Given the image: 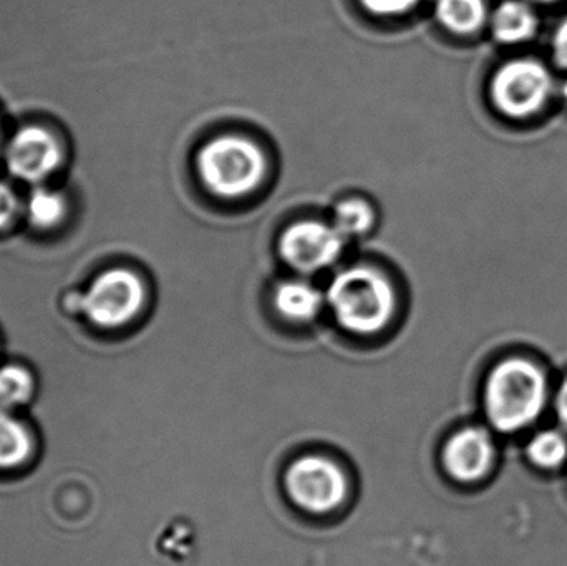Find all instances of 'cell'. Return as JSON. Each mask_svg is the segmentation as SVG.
<instances>
[{"instance_id": "4fadbf2b", "label": "cell", "mask_w": 567, "mask_h": 566, "mask_svg": "<svg viewBox=\"0 0 567 566\" xmlns=\"http://www.w3.org/2000/svg\"><path fill=\"white\" fill-rule=\"evenodd\" d=\"M30 452H32V441L29 432L0 408V471L22 464Z\"/></svg>"}, {"instance_id": "3957f363", "label": "cell", "mask_w": 567, "mask_h": 566, "mask_svg": "<svg viewBox=\"0 0 567 566\" xmlns=\"http://www.w3.org/2000/svg\"><path fill=\"white\" fill-rule=\"evenodd\" d=\"M198 173L213 195L241 198L261 185L266 175L265 153L251 140L225 135L199 150Z\"/></svg>"}, {"instance_id": "6da1fadb", "label": "cell", "mask_w": 567, "mask_h": 566, "mask_svg": "<svg viewBox=\"0 0 567 566\" xmlns=\"http://www.w3.org/2000/svg\"><path fill=\"white\" fill-rule=\"evenodd\" d=\"M548 381L526 359H506L486 381L485 412L496 431L513 434L532 425L545 409Z\"/></svg>"}, {"instance_id": "9a60e30c", "label": "cell", "mask_w": 567, "mask_h": 566, "mask_svg": "<svg viewBox=\"0 0 567 566\" xmlns=\"http://www.w3.org/2000/svg\"><path fill=\"white\" fill-rule=\"evenodd\" d=\"M526 454L536 467H559L567 459V439L561 432H539L529 441Z\"/></svg>"}, {"instance_id": "7c38bea8", "label": "cell", "mask_w": 567, "mask_h": 566, "mask_svg": "<svg viewBox=\"0 0 567 566\" xmlns=\"http://www.w3.org/2000/svg\"><path fill=\"white\" fill-rule=\"evenodd\" d=\"M435 13L450 32L468 35L485 23L486 6L483 0H436Z\"/></svg>"}, {"instance_id": "d6986e66", "label": "cell", "mask_w": 567, "mask_h": 566, "mask_svg": "<svg viewBox=\"0 0 567 566\" xmlns=\"http://www.w3.org/2000/svg\"><path fill=\"white\" fill-rule=\"evenodd\" d=\"M19 202L12 188L0 183V228H6L16 216Z\"/></svg>"}, {"instance_id": "52a82bcc", "label": "cell", "mask_w": 567, "mask_h": 566, "mask_svg": "<svg viewBox=\"0 0 567 566\" xmlns=\"http://www.w3.org/2000/svg\"><path fill=\"white\" fill-rule=\"evenodd\" d=\"M346 238L322 222H297L282 233L279 253L284 261L297 271L317 272L329 268L342 255Z\"/></svg>"}, {"instance_id": "8992f818", "label": "cell", "mask_w": 567, "mask_h": 566, "mask_svg": "<svg viewBox=\"0 0 567 566\" xmlns=\"http://www.w3.org/2000/svg\"><path fill=\"white\" fill-rule=\"evenodd\" d=\"M145 301V288L135 272L112 269L93 281L83 298V311L100 328H120L132 321Z\"/></svg>"}, {"instance_id": "5b68a950", "label": "cell", "mask_w": 567, "mask_h": 566, "mask_svg": "<svg viewBox=\"0 0 567 566\" xmlns=\"http://www.w3.org/2000/svg\"><path fill=\"white\" fill-rule=\"evenodd\" d=\"M284 482L290 501L303 512L316 515L336 511L349 492L339 465L319 455H307L290 464Z\"/></svg>"}, {"instance_id": "2e32d148", "label": "cell", "mask_w": 567, "mask_h": 566, "mask_svg": "<svg viewBox=\"0 0 567 566\" xmlns=\"http://www.w3.org/2000/svg\"><path fill=\"white\" fill-rule=\"evenodd\" d=\"M33 379L29 371L19 366L0 369V408H19L32 399Z\"/></svg>"}, {"instance_id": "30bf717a", "label": "cell", "mask_w": 567, "mask_h": 566, "mask_svg": "<svg viewBox=\"0 0 567 566\" xmlns=\"http://www.w3.org/2000/svg\"><path fill=\"white\" fill-rule=\"evenodd\" d=\"M322 292L302 279H290L284 281L276 288L275 306L282 318L292 322H309L322 311Z\"/></svg>"}, {"instance_id": "ffe728a7", "label": "cell", "mask_w": 567, "mask_h": 566, "mask_svg": "<svg viewBox=\"0 0 567 566\" xmlns=\"http://www.w3.org/2000/svg\"><path fill=\"white\" fill-rule=\"evenodd\" d=\"M553 53H555L556 63L561 69L567 70V19L556 30L555 40H553Z\"/></svg>"}, {"instance_id": "5bb4252c", "label": "cell", "mask_w": 567, "mask_h": 566, "mask_svg": "<svg viewBox=\"0 0 567 566\" xmlns=\"http://www.w3.org/2000/svg\"><path fill=\"white\" fill-rule=\"evenodd\" d=\"M373 222L375 216L369 203L353 198L336 206L332 225L347 239L365 235L372 228Z\"/></svg>"}, {"instance_id": "ac0fdd59", "label": "cell", "mask_w": 567, "mask_h": 566, "mask_svg": "<svg viewBox=\"0 0 567 566\" xmlns=\"http://www.w3.org/2000/svg\"><path fill=\"white\" fill-rule=\"evenodd\" d=\"M420 2L422 0H360L363 9L380 17L402 16L419 6Z\"/></svg>"}, {"instance_id": "9c48e42d", "label": "cell", "mask_w": 567, "mask_h": 566, "mask_svg": "<svg viewBox=\"0 0 567 566\" xmlns=\"http://www.w3.org/2000/svg\"><path fill=\"white\" fill-rule=\"evenodd\" d=\"M495 457L492 435L480 428H466L449 439L443 449V467L450 477L472 484L488 474Z\"/></svg>"}, {"instance_id": "8fae6325", "label": "cell", "mask_w": 567, "mask_h": 566, "mask_svg": "<svg viewBox=\"0 0 567 566\" xmlns=\"http://www.w3.org/2000/svg\"><path fill=\"white\" fill-rule=\"evenodd\" d=\"M493 35L506 45L528 42L538 30L535 10L522 0H506L492 16Z\"/></svg>"}, {"instance_id": "ba28073f", "label": "cell", "mask_w": 567, "mask_h": 566, "mask_svg": "<svg viewBox=\"0 0 567 566\" xmlns=\"http://www.w3.org/2000/svg\"><path fill=\"white\" fill-rule=\"evenodd\" d=\"M6 159L13 176L23 182L39 183L59 166V143L47 130L27 126L10 140Z\"/></svg>"}, {"instance_id": "7402d4cb", "label": "cell", "mask_w": 567, "mask_h": 566, "mask_svg": "<svg viewBox=\"0 0 567 566\" xmlns=\"http://www.w3.org/2000/svg\"><path fill=\"white\" fill-rule=\"evenodd\" d=\"M533 2L551 3V2H558V0H533Z\"/></svg>"}, {"instance_id": "e0dca14e", "label": "cell", "mask_w": 567, "mask_h": 566, "mask_svg": "<svg viewBox=\"0 0 567 566\" xmlns=\"http://www.w3.org/2000/svg\"><path fill=\"white\" fill-rule=\"evenodd\" d=\"M27 215L37 228H52L65 215V199L50 189H33L27 202Z\"/></svg>"}, {"instance_id": "44dd1931", "label": "cell", "mask_w": 567, "mask_h": 566, "mask_svg": "<svg viewBox=\"0 0 567 566\" xmlns=\"http://www.w3.org/2000/svg\"><path fill=\"white\" fill-rule=\"evenodd\" d=\"M556 414H558L559 424L567 431V381L559 388L556 395Z\"/></svg>"}, {"instance_id": "7a4b0ae2", "label": "cell", "mask_w": 567, "mask_h": 566, "mask_svg": "<svg viewBox=\"0 0 567 566\" xmlns=\"http://www.w3.org/2000/svg\"><path fill=\"white\" fill-rule=\"evenodd\" d=\"M337 322L359 336L382 331L395 311V291L389 279L373 268L343 269L330 282L326 295Z\"/></svg>"}, {"instance_id": "277c9868", "label": "cell", "mask_w": 567, "mask_h": 566, "mask_svg": "<svg viewBox=\"0 0 567 566\" xmlns=\"http://www.w3.org/2000/svg\"><path fill=\"white\" fill-rule=\"evenodd\" d=\"M551 73L533 59L505 63L492 80L496 109L509 119H526L545 109L553 93Z\"/></svg>"}]
</instances>
